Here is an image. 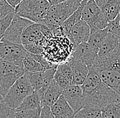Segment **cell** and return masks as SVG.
Segmentation results:
<instances>
[{
    "instance_id": "8fae6325",
    "label": "cell",
    "mask_w": 120,
    "mask_h": 118,
    "mask_svg": "<svg viewBox=\"0 0 120 118\" xmlns=\"http://www.w3.org/2000/svg\"><path fill=\"white\" fill-rule=\"evenodd\" d=\"M62 95L75 113L85 105V99L81 85H71L63 90Z\"/></svg>"
},
{
    "instance_id": "ac0fdd59",
    "label": "cell",
    "mask_w": 120,
    "mask_h": 118,
    "mask_svg": "<svg viewBox=\"0 0 120 118\" xmlns=\"http://www.w3.org/2000/svg\"><path fill=\"white\" fill-rule=\"evenodd\" d=\"M101 9L105 17L110 21L118 15L120 10V0H94Z\"/></svg>"
},
{
    "instance_id": "5b68a950",
    "label": "cell",
    "mask_w": 120,
    "mask_h": 118,
    "mask_svg": "<svg viewBox=\"0 0 120 118\" xmlns=\"http://www.w3.org/2000/svg\"><path fill=\"white\" fill-rule=\"evenodd\" d=\"M81 4L82 5L81 19L89 25L90 34L107 27L109 21L94 0H83Z\"/></svg>"
},
{
    "instance_id": "52a82bcc",
    "label": "cell",
    "mask_w": 120,
    "mask_h": 118,
    "mask_svg": "<svg viewBox=\"0 0 120 118\" xmlns=\"http://www.w3.org/2000/svg\"><path fill=\"white\" fill-rule=\"evenodd\" d=\"M25 73L23 67L0 60V95L5 96L15 82Z\"/></svg>"
},
{
    "instance_id": "74e56055",
    "label": "cell",
    "mask_w": 120,
    "mask_h": 118,
    "mask_svg": "<svg viewBox=\"0 0 120 118\" xmlns=\"http://www.w3.org/2000/svg\"><path fill=\"white\" fill-rule=\"evenodd\" d=\"M119 15H120V12H119V13H118Z\"/></svg>"
},
{
    "instance_id": "ba28073f",
    "label": "cell",
    "mask_w": 120,
    "mask_h": 118,
    "mask_svg": "<svg viewBox=\"0 0 120 118\" xmlns=\"http://www.w3.org/2000/svg\"><path fill=\"white\" fill-rule=\"evenodd\" d=\"M27 53L22 44L0 41V58L2 60L23 67V59Z\"/></svg>"
},
{
    "instance_id": "484cf974",
    "label": "cell",
    "mask_w": 120,
    "mask_h": 118,
    "mask_svg": "<svg viewBox=\"0 0 120 118\" xmlns=\"http://www.w3.org/2000/svg\"><path fill=\"white\" fill-rule=\"evenodd\" d=\"M102 118H120V102L105 105L101 109Z\"/></svg>"
},
{
    "instance_id": "603a6c76",
    "label": "cell",
    "mask_w": 120,
    "mask_h": 118,
    "mask_svg": "<svg viewBox=\"0 0 120 118\" xmlns=\"http://www.w3.org/2000/svg\"><path fill=\"white\" fill-rule=\"evenodd\" d=\"M109 32L108 28H105L102 30H98L90 34V38L87 40L91 48L95 52L98 53L101 44L104 41L105 38Z\"/></svg>"
},
{
    "instance_id": "f1b7e54d",
    "label": "cell",
    "mask_w": 120,
    "mask_h": 118,
    "mask_svg": "<svg viewBox=\"0 0 120 118\" xmlns=\"http://www.w3.org/2000/svg\"><path fill=\"white\" fill-rule=\"evenodd\" d=\"M107 28L109 32H111L115 36L120 38V26L119 24V16L117 15V16L113 19L112 20L109 21Z\"/></svg>"
},
{
    "instance_id": "f35d334b",
    "label": "cell",
    "mask_w": 120,
    "mask_h": 118,
    "mask_svg": "<svg viewBox=\"0 0 120 118\" xmlns=\"http://www.w3.org/2000/svg\"><path fill=\"white\" fill-rule=\"evenodd\" d=\"M86 1H88V0H86Z\"/></svg>"
},
{
    "instance_id": "d6986e66",
    "label": "cell",
    "mask_w": 120,
    "mask_h": 118,
    "mask_svg": "<svg viewBox=\"0 0 120 118\" xmlns=\"http://www.w3.org/2000/svg\"><path fill=\"white\" fill-rule=\"evenodd\" d=\"M63 90L64 89L53 79L45 91L42 100L41 101V104H47L51 106L62 94Z\"/></svg>"
},
{
    "instance_id": "4fadbf2b",
    "label": "cell",
    "mask_w": 120,
    "mask_h": 118,
    "mask_svg": "<svg viewBox=\"0 0 120 118\" xmlns=\"http://www.w3.org/2000/svg\"><path fill=\"white\" fill-rule=\"evenodd\" d=\"M54 79L63 89L72 85V71L68 60L57 65L54 74Z\"/></svg>"
},
{
    "instance_id": "7a4b0ae2",
    "label": "cell",
    "mask_w": 120,
    "mask_h": 118,
    "mask_svg": "<svg viewBox=\"0 0 120 118\" xmlns=\"http://www.w3.org/2000/svg\"><path fill=\"white\" fill-rule=\"evenodd\" d=\"M81 6L78 0H65L58 4H51L48 12L40 23L46 26L61 25Z\"/></svg>"
},
{
    "instance_id": "83f0119b",
    "label": "cell",
    "mask_w": 120,
    "mask_h": 118,
    "mask_svg": "<svg viewBox=\"0 0 120 118\" xmlns=\"http://www.w3.org/2000/svg\"><path fill=\"white\" fill-rule=\"evenodd\" d=\"M15 15V12H11L7 16H6L4 18L0 19V41L1 38L4 36V34L7 30L9 25L12 21V19H13L14 16Z\"/></svg>"
},
{
    "instance_id": "7c38bea8",
    "label": "cell",
    "mask_w": 120,
    "mask_h": 118,
    "mask_svg": "<svg viewBox=\"0 0 120 118\" xmlns=\"http://www.w3.org/2000/svg\"><path fill=\"white\" fill-rule=\"evenodd\" d=\"M71 56L90 66L95 64L98 58V53L91 48L87 42H85L75 46Z\"/></svg>"
},
{
    "instance_id": "cb8c5ba5",
    "label": "cell",
    "mask_w": 120,
    "mask_h": 118,
    "mask_svg": "<svg viewBox=\"0 0 120 118\" xmlns=\"http://www.w3.org/2000/svg\"><path fill=\"white\" fill-rule=\"evenodd\" d=\"M74 118H101L102 111L98 107L85 104L75 113Z\"/></svg>"
},
{
    "instance_id": "277c9868",
    "label": "cell",
    "mask_w": 120,
    "mask_h": 118,
    "mask_svg": "<svg viewBox=\"0 0 120 118\" xmlns=\"http://www.w3.org/2000/svg\"><path fill=\"white\" fill-rule=\"evenodd\" d=\"M34 91L28 78L24 74L10 87L3 98V101L10 109H15L25 97L32 94Z\"/></svg>"
},
{
    "instance_id": "5bb4252c",
    "label": "cell",
    "mask_w": 120,
    "mask_h": 118,
    "mask_svg": "<svg viewBox=\"0 0 120 118\" xmlns=\"http://www.w3.org/2000/svg\"><path fill=\"white\" fill-rule=\"evenodd\" d=\"M97 70L102 81L120 96V69L101 68Z\"/></svg>"
},
{
    "instance_id": "d590c367",
    "label": "cell",
    "mask_w": 120,
    "mask_h": 118,
    "mask_svg": "<svg viewBox=\"0 0 120 118\" xmlns=\"http://www.w3.org/2000/svg\"><path fill=\"white\" fill-rule=\"evenodd\" d=\"M118 16H119V24H120V15L118 14Z\"/></svg>"
},
{
    "instance_id": "9c48e42d",
    "label": "cell",
    "mask_w": 120,
    "mask_h": 118,
    "mask_svg": "<svg viewBox=\"0 0 120 118\" xmlns=\"http://www.w3.org/2000/svg\"><path fill=\"white\" fill-rule=\"evenodd\" d=\"M57 66L46 68L42 71L38 72H29L25 70L24 74L28 78L34 90L38 91L40 96L41 101L47 87L54 79V74Z\"/></svg>"
},
{
    "instance_id": "e0dca14e",
    "label": "cell",
    "mask_w": 120,
    "mask_h": 118,
    "mask_svg": "<svg viewBox=\"0 0 120 118\" xmlns=\"http://www.w3.org/2000/svg\"><path fill=\"white\" fill-rule=\"evenodd\" d=\"M54 118H74L75 113L61 94L55 103L51 106Z\"/></svg>"
},
{
    "instance_id": "8992f818",
    "label": "cell",
    "mask_w": 120,
    "mask_h": 118,
    "mask_svg": "<svg viewBox=\"0 0 120 118\" xmlns=\"http://www.w3.org/2000/svg\"><path fill=\"white\" fill-rule=\"evenodd\" d=\"M47 40L43 36L40 23H34L23 31L21 44L26 51L33 54L42 53Z\"/></svg>"
},
{
    "instance_id": "2e32d148",
    "label": "cell",
    "mask_w": 120,
    "mask_h": 118,
    "mask_svg": "<svg viewBox=\"0 0 120 118\" xmlns=\"http://www.w3.org/2000/svg\"><path fill=\"white\" fill-rule=\"evenodd\" d=\"M90 36V27L82 19L76 23L71 30V36L75 46L82 42H87Z\"/></svg>"
},
{
    "instance_id": "30bf717a",
    "label": "cell",
    "mask_w": 120,
    "mask_h": 118,
    "mask_svg": "<svg viewBox=\"0 0 120 118\" xmlns=\"http://www.w3.org/2000/svg\"><path fill=\"white\" fill-rule=\"evenodd\" d=\"M32 23H34L33 21L15 14L1 41L21 44V36L23 31Z\"/></svg>"
},
{
    "instance_id": "e575fe53",
    "label": "cell",
    "mask_w": 120,
    "mask_h": 118,
    "mask_svg": "<svg viewBox=\"0 0 120 118\" xmlns=\"http://www.w3.org/2000/svg\"><path fill=\"white\" fill-rule=\"evenodd\" d=\"M0 60H1V58H0ZM0 100H3V97L0 95Z\"/></svg>"
},
{
    "instance_id": "d4e9b609",
    "label": "cell",
    "mask_w": 120,
    "mask_h": 118,
    "mask_svg": "<svg viewBox=\"0 0 120 118\" xmlns=\"http://www.w3.org/2000/svg\"><path fill=\"white\" fill-rule=\"evenodd\" d=\"M23 68L25 70L29 72H38L46 69L33 57L32 54L29 52L26 53L23 59Z\"/></svg>"
},
{
    "instance_id": "8d00e7d4",
    "label": "cell",
    "mask_w": 120,
    "mask_h": 118,
    "mask_svg": "<svg viewBox=\"0 0 120 118\" xmlns=\"http://www.w3.org/2000/svg\"><path fill=\"white\" fill-rule=\"evenodd\" d=\"M78 1H79V2H81V1H83V0H78Z\"/></svg>"
},
{
    "instance_id": "6da1fadb",
    "label": "cell",
    "mask_w": 120,
    "mask_h": 118,
    "mask_svg": "<svg viewBox=\"0 0 120 118\" xmlns=\"http://www.w3.org/2000/svg\"><path fill=\"white\" fill-rule=\"evenodd\" d=\"M85 105L90 104L102 109L105 105L120 102V96L102 81L98 70L88 66V74L81 85Z\"/></svg>"
},
{
    "instance_id": "4316f807",
    "label": "cell",
    "mask_w": 120,
    "mask_h": 118,
    "mask_svg": "<svg viewBox=\"0 0 120 118\" xmlns=\"http://www.w3.org/2000/svg\"><path fill=\"white\" fill-rule=\"evenodd\" d=\"M40 108L36 109H26V110H20V111H15L14 109H11L9 118H40Z\"/></svg>"
},
{
    "instance_id": "836d02e7",
    "label": "cell",
    "mask_w": 120,
    "mask_h": 118,
    "mask_svg": "<svg viewBox=\"0 0 120 118\" xmlns=\"http://www.w3.org/2000/svg\"><path fill=\"white\" fill-rule=\"evenodd\" d=\"M50 4L51 5V4H58V3H60L61 1H64L65 0H47Z\"/></svg>"
},
{
    "instance_id": "4dcf8cb0",
    "label": "cell",
    "mask_w": 120,
    "mask_h": 118,
    "mask_svg": "<svg viewBox=\"0 0 120 118\" xmlns=\"http://www.w3.org/2000/svg\"><path fill=\"white\" fill-rule=\"evenodd\" d=\"M40 118H54L51 111V106L47 104H41Z\"/></svg>"
},
{
    "instance_id": "ffe728a7",
    "label": "cell",
    "mask_w": 120,
    "mask_h": 118,
    "mask_svg": "<svg viewBox=\"0 0 120 118\" xmlns=\"http://www.w3.org/2000/svg\"><path fill=\"white\" fill-rule=\"evenodd\" d=\"M120 40V38L115 36L109 31L104 41L99 48L98 52V57H104L111 53L118 45Z\"/></svg>"
},
{
    "instance_id": "f546056e",
    "label": "cell",
    "mask_w": 120,
    "mask_h": 118,
    "mask_svg": "<svg viewBox=\"0 0 120 118\" xmlns=\"http://www.w3.org/2000/svg\"><path fill=\"white\" fill-rule=\"evenodd\" d=\"M15 11V8L12 7L6 0H0V19L5 17Z\"/></svg>"
},
{
    "instance_id": "44dd1931",
    "label": "cell",
    "mask_w": 120,
    "mask_h": 118,
    "mask_svg": "<svg viewBox=\"0 0 120 118\" xmlns=\"http://www.w3.org/2000/svg\"><path fill=\"white\" fill-rule=\"evenodd\" d=\"M82 5L81 4L80 7L76 11H75L68 19L61 24V27L64 33V36L68 38L72 43V39L71 36V30L76 23H77L81 19V12H82ZM74 44V43H73Z\"/></svg>"
},
{
    "instance_id": "3957f363",
    "label": "cell",
    "mask_w": 120,
    "mask_h": 118,
    "mask_svg": "<svg viewBox=\"0 0 120 118\" xmlns=\"http://www.w3.org/2000/svg\"><path fill=\"white\" fill-rule=\"evenodd\" d=\"M51 4L47 0H22L15 8V14L34 23H40L48 12Z\"/></svg>"
},
{
    "instance_id": "d6a6232c",
    "label": "cell",
    "mask_w": 120,
    "mask_h": 118,
    "mask_svg": "<svg viewBox=\"0 0 120 118\" xmlns=\"http://www.w3.org/2000/svg\"><path fill=\"white\" fill-rule=\"evenodd\" d=\"M6 1L12 7H14L15 8L22 1V0H6Z\"/></svg>"
},
{
    "instance_id": "9a60e30c",
    "label": "cell",
    "mask_w": 120,
    "mask_h": 118,
    "mask_svg": "<svg viewBox=\"0 0 120 118\" xmlns=\"http://www.w3.org/2000/svg\"><path fill=\"white\" fill-rule=\"evenodd\" d=\"M68 61L72 71V85H81L88 74V66L82 61L75 59L72 56L69 58Z\"/></svg>"
},
{
    "instance_id": "7402d4cb",
    "label": "cell",
    "mask_w": 120,
    "mask_h": 118,
    "mask_svg": "<svg viewBox=\"0 0 120 118\" xmlns=\"http://www.w3.org/2000/svg\"><path fill=\"white\" fill-rule=\"evenodd\" d=\"M41 107V97L38 93L34 91L32 94L25 97L20 105L14 109L15 111L26 110V109H36Z\"/></svg>"
},
{
    "instance_id": "1f68e13d",
    "label": "cell",
    "mask_w": 120,
    "mask_h": 118,
    "mask_svg": "<svg viewBox=\"0 0 120 118\" xmlns=\"http://www.w3.org/2000/svg\"><path fill=\"white\" fill-rule=\"evenodd\" d=\"M10 112L11 109L4 103L3 100H0V118H9Z\"/></svg>"
}]
</instances>
